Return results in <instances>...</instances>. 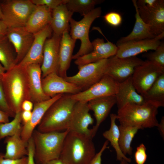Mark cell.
Listing matches in <instances>:
<instances>
[{"instance_id":"36","label":"cell","mask_w":164,"mask_h":164,"mask_svg":"<svg viewBox=\"0 0 164 164\" xmlns=\"http://www.w3.org/2000/svg\"><path fill=\"white\" fill-rule=\"evenodd\" d=\"M1 77H0V109L7 113L9 117L14 118L15 114L11 109L7 103Z\"/></svg>"},{"instance_id":"7","label":"cell","mask_w":164,"mask_h":164,"mask_svg":"<svg viewBox=\"0 0 164 164\" xmlns=\"http://www.w3.org/2000/svg\"><path fill=\"white\" fill-rule=\"evenodd\" d=\"M2 20L9 28L25 27L36 5L31 0H7L0 5Z\"/></svg>"},{"instance_id":"24","label":"cell","mask_w":164,"mask_h":164,"mask_svg":"<svg viewBox=\"0 0 164 164\" xmlns=\"http://www.w3.org/2000/svg\"><path fill=\"white\" fill-rule=\"evenodd\" d=\"M76 41L71 38L68 31L64 32L62 35L57 74L63 78L67 76V72L70 66Z\"/></svg>"},{"instance_id":"6","label":"cell","mask_w":164,"mask_h":164,"mask_svg":"<svg viewBox=\"0 0 164 164\" xmlns=\"http://www.w3.org/2000/svg\"><path fill=\"white\" fill-rule=\"evenodd\" d=\"M101 12V8L99 7L94 8L79 21L70 19V35L73 39H79L81 42L79 50L73 56L72 59L76 60L92 51L93 46L89 38V29L93 21L100 16Z\"/></svg>"},{"instance_id":"20","label":"cell","mask_w":164,"mask_h":164,"mask_svg":"<svg viewBox=\"0 0 164 164\" xmlns=\"http://www.w3.org/2000/svg\"><path fill=\"white\" fill-rule=\"evenodd\" d=\"M63 94H59L47 100L34 104L30 121L28 123L23 125L22 127L21 136L24 141L28 142L31 137L36 128L40 123L47 109Z\"/></svg>"},{"instance_id":"10","label":"cell","mask_w":164,"mask_h":164,"mask_svg":"<svg viewBox=\"0 0 164 164\" xmlns=\"http://www.w3.org/2000/svg\"><path fill=\"white\" fill-rule=\"evenodd\" d=\"M144 61L135 56L119 58L115 56L108 58L105 75L120 83L132 76L135 68Z\"/></svg>"},{"instance_id":"9","label":"cell","mask_w":164,"mask_h":164,"mask_svg":"<svg viewBox=\"0 0 164 164\" xmlns=\"http://www.w3.org/2000/svg\"><path fill=\"white\" fill-rule=\"evenodd\" d=\"M164 73V68L147 60L144 61L135 68L132 76L137 92L143 95Z\"/></svg>"},{"instance_id":"33","label":"cell","mask_w":164,"mask_h":164,"mask_svg":"<svg viewBox=\"0 0 164 164\" xmlns=\"http://www.w3.org/2000/svg\"><path fill=\"white\" fill-rule=\"evenodd\" d=\"M102 0H67L65 4L68 10L79 13L84 16L94 9L95 5L103 2Z\"/></svg>"},{"instance_id":"47","label":"cell","mask_w":164,"mask_h":164,"mask_svg":"<svg viewBox=\"0 0 164 164\" xmlns=\"http://www.w3.org/2000/svg\"><path fill=\"white\" fill-rule=\"evenodd\" d=\"M39 164H67L60 158Z\"/></svg>"},{"instance_id":"40","label":"cell","mask_w":164,"mask_h":164,"mask_svg":"<svg viewBox=\"0 0 164 164\" xmlns=\"http://www.w3.org/2000/svg\"><path fill=\"white\" fill-rule=\"evenodd\" d=\"M27 164H35L34 159V145L31 137L27 142Z\"/></svg>"},{"instance_id":"49","label":"cell","mask_w":164,"mask_h":164,"mask_svg":"<svg viewBox=\"0 0 164 164\" xmlns=\"http://www.w3.org/2000/svg\"><path fill=\"white\" fill-rule=\"evenodd\" d=\"M6 71L5 68L0 63V77H1Z\"/></svg>"},{"instance_id":"25","label":"cell","mask_w":164,"mask_h":164,"mask_svg":"<svg viewBox=\"0 0 164 164\" xmlns=\"http://www.w3.org/2000/svg\"><path fill=\"white\" fill-rule=\"evenodd\" d=\"M52 10L44 5L36 6L30 15L25 27L35 34L50 24Z\"/></svg>"},{"instance_id":"18","label":"cell","mask_w":164,"mask_h":164,"mask_svg":"<svg viewBox=\"0 0 164 164\" xmlns=\"http://www.w3.org/2000/svg\"><path fill=\"white\" fill-rule=\"evenodd\" d=\"M61 36L53 33V35L46 39L45 42L43 61L41 66L42 78L52 72H56L57 73Z\"/></svg>"},{"instance_id":"1","label":"cell","mask_w":164,"mask_h":164,"mask_svg":"<svg viewBox=\"0 0 164 164\" xmlns=\"http://www.w3.org/2000/svg\"><path fill=\"white\" fill-rule=\"evenodd\" d=\"M1 78L6 99L10 108L15 114L21 111L22 102L26 100H30L25 67L16 64L6 71Z\"/></svg>"},{"instance_id":"27","label":"cell","mask_w":164,"mask_h":164,"mask_svg":"<svg viewBox=\"0 0 164 164\" xmlns=\"http://www.w3.org/2000/svg\"><path fill=\"white\" fill-rule=\"evenodd\" d=\"M73 12L67 9L65 4H61L52 10L50 25L53 33L61 36L69 31L70 21Z\"/></svg>"},{"instance_id":"21","label":"cell","mask_w":164,"mask_h":164,"mask_svg":"<svg viewBox=\"0 0 164 164\" xmlns=\"http://www.w3.org/2000/svg\"><path fill=\"white\" fill-rule=\"evenodd\" d=\"M116 102L115 95L95 98L87 102L88 108L90 110L94 112L96 119L95 125L91 129L92 138L95 136L100 125L106 118Z\"/></svg>"},{"instance_id":"35","label":"cell","mask_w":164,"mask_h":164,"mask_svg":"<svg viewBox=\"0 0 164 164\" xmlns=\"http://www.w3.org/2000/svg\"><path fill=\"white\" fill-rule=\"evenodd\" d=\"M144 56L146 60L152 62L164 68V43L161 42L154 51L145 53Z\"/></svg>"},{"instance_id":"34","label":"cell","mask_w":164,"mask_h":164,"mask_svg":"<svg viewBox=\"0 0 164 164\" xmlns=\"http://www.w3.org/2000/svg\"><path fill=\"white\" fill-rule=\"evenodd\" d=\"M21 112L15 114L14 119L5 123H0V140L10 136L21 130Z\"/></svg>"},{"instance_id":"17","label":"cell","mask_w":164,"mask_h":164,"mask_svg":"<svg viewBox=\"0 0 164 164\" xmlns=\"http://www.w3.org/2000/svg\"><path fill=\"white\" fill-rule=\"evenodd\" d=\"M164 37V32L154 38L132 41L123 43L118 46L115 55L119 58L133 56L149 50H155L161 43L160 40Z\"/></svg>"},{"instance_id":"3","label":"cell","mask_w":164,"mask_h":164,"mask_svg":"<svg viewBox=\"0 0 164 164\" xmlns=\"http://www.w3.org/2000/svg\"><path fill=\"white\" fill-rule=\"evenodd\" d=\"M92 138L83 134L69 132L60 158L67 164H89L96 154Z\"/></svg>"},{"instance_id":"44","label":"cell","mask_w":164,"mask_h":164,"mask_svg":"<svg viewBox=\"0 0 164 164\" xmlns=\"http://www.w3.org/2000/svg\"><path fill=\"white\" fill-rule=\"evenodd\" d=\"M34 106L33 103L29 100H26L21 105L22 111H32Z\"/></svg>"},{"instance_id":"26","label":"cell","mask_w":164,"mask_h":164,"mask_svg":"<svg viewBox=\"0 0 164 164\" xmlns=\"http://www.w3.org/2000/svg\"><path fill=\"white\" fill-rule=\"evenodd\" d=\"M132 2L136 12L134 27L129 35L121 38L117 41L116 45L117 46L130 41L151 39L156 36L152 33L149 25L146 24L140 17L137 5V0H132Z\"/></svg>"},{"instance_id":"11","label":"cell","mask_w":164,"mask_h":164,"mask_svg":"<svg viewBox=\"0 0 164 164\" xmlns=\"http://www.w3.org/2000/svg\"><path fill=\"white\" fill-rule=\"evenodd\" d=\"M118 82L112 78L105 75L99 81L88 89L73 95L71 98L77 101L87 102L89 101L104 96L115 95Z\"/></svg>"},{"instance_id":"15","label":"cell","mask_w":164,"mask_h":164,"mask_svg":"<svg viewBox=\"0 0 164 164\" xmlns=\"http://www.w3.org/2000/svg\"><path fill=\"white\" fill-rule=\"evenodd\" d=\"M91 43L92 51L75 60L74 63L78 67L101 60L108 59L115 55L117 53L118 46L108 40L105 42L103 39L97 38Z\"/></svg>"},{"instance_id":"38","label":"cell","mask_w":164,"mask_h":164,"mask_svg":"<svg viewBox=\"0 0 164 164\" xmlns=\"http://www.w3.org/2000/svg\"><path fill=\"white\" fill-rule=\"evenodd\" d=\"M36 6H46L52 10L61 4H65L67 0H31Z\"/></svg>"},{"instance_id":"41","label":"cell","mask_w":164,"mask_h":164,"mask_svg":"<svg viewBox=\"0 0 164 164\" xmlns=\"http://www.w3.org/2000/svg\"><path fill=\"white\" fill-rule=\"evenodd\" d=\"M27 156L19 159H12L5 158L3 154H0V164H27Z\"/></svg>"},{"instance_id":"50","label":"cell","mask_w":164,"mask_h":164,"mask_svg":"<svg viewBox=\"0 0 164 164\" xmlns=\"http://www.w3.org/2000/svg\"><path fill=\"white\" fill-rule=\"evenodd\" d=\"M120 162V164H129V162L123 159L121 160Z\"/></svg>"},{"instance_id":"2","label":"cell","mask_w":164,"mask_h":164,"mask_svg":"<svg viewBox=\"0 0 164 164\" xmlns=\"http://www.w3.org/2000/svg\"><path fill=\"white\" fill-rule=\"evenodd\" d=\"M71 94H63L48 108L37 130L43 132L67 130L74 107L77 101Z\"/></svg>"},{"instance_id":"12","label":"cell","mask_w":164,"mask_h":164,"mask_svg":"<svg viewBox=\"0 0 164 164\" xmlns=\"http://www.w3.org/2000/svg\"><path fill=\"white\" fill-rule=\"evenodd\" d=\"M87 102L77 101L73 108L68 130L91 137V131L89 126L94 120L90 114Z\"/></svg>"},{"instance_id":"22","label":"cell","mask_w":164,"mask_h":164,"mask_svg":"<svg viewBox=\"0 0 164 164\" xmlns=\"http://www.w3.org/2000/svg\"><path fill=\"white\" fill-rule=\"evenodd\" d=\"M41 66L39 64H32L25 67L27 76L30 100L33 104L51 98L45 95L43 90Z\"/></svg>"},{"instance_id":"45","label":"cell","mask_w":164,"mask_h":164,"mask_svg":"<svg viewBox=\"0 0 164 164\" xmlns=\"http://www.w3.org/2000/svg\"><path fill=\"white\" fill-rule=\"evenodd\" d=\"M8 28L3 21L0 19V38L6 36Z\"/></svg>"},{"instance_id":"28","label":"cell","mask_w":164,"mask_h":164,"mask_svg":"<svg viewBox=\"0 0 164 164\" xmlns=\"http://www.w3.org/2000/svg\"><path fill=\"white\" fill-rule=\"evenodd\" d=\"M21 130L12 136L6 137V150L3 155L5 158L15 159L27 156V142L22 138Z\"/></svg>"},{"instance_id":"42","label":"cell","mask_w":164,"mask_h":164,"mask_svg":"<svg viewBox=\"0 0 164 164\" xmlns=\"http://www.w3.org/2000/svg\"><path fill=\"white\" fill-rule=\"evenodd\" d=\"M109 142L106 140L104 143L100 151L95 156L89 164H101V156L103 153L108 148Z\"/></svg>"},{"instance_id":"32","label":"cell","mask_w":164,"mask_h":164,"mask_svg":"<svg viewBox=\"0 0 164 164\" xmlns=\"http://www.w3.org/2000/svg\"><path fill=\"white\" fill-rule=\"evenodd\" d=\"M12 46L6 36L0 38V63L6 71L16 65Z\"/></svg>"},{"instance_id":"23","label":"cell","mask_w":164,"mask_h":164,"mask_svg":"<svg viewBox=\"0 0 164 164\" xmlns=\"http://www.w3.org/2000/svg\"><path fill=\"white\" fill-rule=\"evenodd\" d=\"M115 97L118 109L128 104H142L145 103L143 96L135 87L132 77L124 81L118 83Z\"/></svg>"},{"instance_id":"37","label":"cell","mask_w":164,"mask_h":164,"mask_svg":"<svg viewBox=\"0 0 164 164\" xmlns=\"http://www.w3.org/2000/svg\"><path fill=\"white\" fill-rule=\"evenodd\" d=\"M104 18L107 23L114 27L119 26L122 22V17L121 15L114 12L107 13L104 16Z\"/></svg>"},{"instance_id":"8","label":"cell","mask_w":164,"mask_h":164,"mask_svg":"<svg viewBox=\"0 0 164 164\" xmlns=\"http://www.w3.org/2000/svg\"><path fill=\"white\" fill-rule=\"evenodd\" d=\"M108 59L86 64L78 67L75 75L63 78L66 81L85 91L99 81L105 75Z\"/></svg>"},{"instance_id":"16","label":"cell","mask_w":164,"mask_h":164,"mask_svg":"<svg viewBox=\"0 0 164 164\" xmlns=\"http://www.w3.org/2000/svg\"><path fill=\"white\" fill-rule=\"evenodd\" d=\"M42 84L43 92L50 97L59 94L73 95L82 91L77 86L66 81L56 72L51 73L42 78Z\"/></svg>"},{"instance_id":"4","label":"cell","mask_w":164,"mask_h":164,"mask_svg":"<svg viewBox=\"0 0 164 164\" xmlns=\"http://www.w3.org/2000/svg\"><path fill=\"white\" fill-rule=\"evenodd\" d=\"M69 132L66 130L43 132L35 129L31 137L34 145L35 163L39 164L60 158Z\"/></svg>"},{"instance_id":"46","label":"cell","mask_w":164,"mask_h":164,"mask_svg":"<svg viewBox=\"0 0 164 164\" xmlns=\"http://www.w3.org/2000/svg\"><path fill=\"white\" fill-rule=\"evenodd\" d=\"M9 115L0 109V123H5L9 121Z\"/></svg>"},{"instance_id":"52","label":"cell","mask_w":164,"mask_h":164,"mask_svg":"<svg viewBox=\"0 0 164 164\" xmlns=\"http://www.w3.org/2000/svg\"><path fill=\"white\" fill-rule=\"evenodd\" d=\"M1 154V153H0V154Z\"/></svg>"},{"instance_id":"5","label":"cell","mask_w":164,"mask_h":164,"mask_svg":"<svg viewBox=\"0 0 164 164\" xmlns=\"http://www.w3.org/2000/svg\"><path fill=\"white\" fill-rule=\"evenodd\" d=\"M158 108L148 103L128 104L118 109L117 119L120 125L139 127L142 129L158 127Z\"/></svg>"},{"instance_id":"14","label":"cell","mask_w":164,"mask_h":164,"mask_svg":"<svg viewBox=\"0 0 164 164\" xmlns=\"http://www.w3.org/2000/svg\"><path fill=\"white\" fill-rule=\"evenodd\" d=\"M6 36L16 53V64L19 63L29 51L33 42L34 35L25 27L8 28Z\"/></svg>"},{"instance_id":"31","label":"cell","mask_w":164,"mask_h":164,"mask_svg":"<svg viewBox=\"0 0 164 164\" xmlns=\"http://www.w3.org/2000/svg\"><path fill=\"white\" fill-rule=\"evenodd\" d=\"M118 126L120 132L119 144L120 149L125 155H131L133 149L131 145L132 140L138 130L142 129L135 126L120 125Z\"/></svg>"},{"instance_id":"48","label":"cell","mask_w":164,"mask_h":164,"mask_svg":"<svg viewBox=\"0 0 164 164\" xmlns=\"http://www.w3.org/2000/svg\"><path fill=\"white\" fill-rule=\"evenodd\" d=\"M161 135L164 138V118L162 117L161 122L157 127Z\"/></svg>"},{"instance_id":"43","label":"cell","mask_w":164,"mask_h":164,"mask_svg":"<svg viewBox=\"0 0 164 164\" xmlns=\"http://www.w3.org/2000/svg\"><path fill=\"white\" fill-rule=\"evenodd\" d=\"M32 114V111H22L21 118L23 125L29 122L30 121Z\"/></svg>"},{"instance_id":"51","label":"cell","mask_w":164,"mask_h":164,"mask_svg":"<svg viewBox=\"0 0 164 164\" xmlns=\"http://www.w3.org/2000/svg\"><path fill=\"white\" fill-rule=\"evenodd\" d=\"M3 18V13L0 5V19L2 20Z\"/></svg>"},{"instance_id":"13","label":"cell","mask_w":164,"mask_h":164,"mask_svg":"<svg viewBox=\"0 0 164 164\" xmlns=\"http://www.w3.org/2000/svg\"><path fill=\"white\" fill-rule=\"evenodd\" d=\"M137 5L140 17L152 33L156 36L164 32V0H159L153 7L137 2Z\"/></svg>"},{"instance_id":"30","label":"cell","mask_w":164,"mask_h":164,"mask_svg":"<svg viewBox=\"0 0 164 164\" xmlns=\"http://www.w3.org/2000/svg\"><path fill=\"white\" fill-rule=\"evenodd\" d=\"M110 116L111 119L110 128L103 133V136L110 142L111 145L114 149L116 154L117 160L120 161L123 159L130 163L131 161V159L127 157L123 153L119 146L120 132L118 126L115 123L116 120L117 119V114H111Z\"/></svg>"},{"instance_id":"19","label":"cell","mask_w":164,"mask_h":164,"mask_svg":"<svg viewBox=\"0 0 164 164\" xmlns=\"http://www.w3.org/2000/svg\"><path fill=\"white\" fill-rule=\"evenodd\" d=\"M52 30L49 24L34 34V39L31 46L24 58L18 64L24 67L32 64L41 65L43 59V51L45 42L51 35Z\"/></svg>"},{"instance_id":"39","label":"cell","mask_w":164,"mask_h":164,"mask_svg":"<svg viewBox=\"0 0 164 164\" xmlns=\"http://www.w3.org/2000/svg\"><path fill=\"white\" fill-rule=\"evenodd\" d=\"M146 148L143 143L137 147L134 155V159L137 164H144L147 159Z\"/></svg>"},{"instance_id":"29","label":"cell","mask_w":164,"mask_h":164,"mask_svg":"<svg viewBox=\"0 0 164 164\" xmlns=\"http://www.w3.org/2000/svg\"><path fill=\"white\" fill-rule=\"evenodd\" d=\"M145 103L158 108L164 106V73L157 79L152 86L142 95Z\"/></svg>"}]
</instances>
